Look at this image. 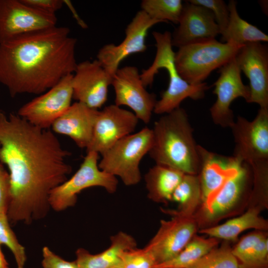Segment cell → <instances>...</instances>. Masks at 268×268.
<instances>
[{
  "mask_svg": "<svg viewBox=\"0 0 268 268\" xmlns=\"http://www.w3.org/2000/svg\"><path fill=\"white\" fill-rule=\"evenodd\" d=\"M70 154L53 132L0 111V162L9 170V222L29 224L46 216L51 192L71 172L66 162Z\"/></svg>",
  "mask_w": 268,
  "mask_h": 268,
  "instance_id": "obj_1",
  "label": "cell"
},
{
  "mask_svg": "<svg viewBox=\"0 0 268 268\" xmlns=\"http://www.w3.org/2000/svg\"><path fill=\"white\" fill-rule=\"evenodd\" d=\"M69 33L56 26L0 43V83L11 97L40 95L73 74L77 40Z\"/></svg>",
  "mask_w": 268,
  "mask_h": 268,
  "instance_id": "obj_2",
  "label": "cell"
},
{
  "mask_svg": "<svg viewBox=\"0 0 268 268\" xmlns=\"http://www.w3.org/2000/svg\"><path fill=\"white\" fill-rule=\"evenodd\" d=\"M151 130L152 144L148 154L155 164L171 167L185 174L197 175L198 145L184 109L180 107L164 114Z\"/></svg>",
  "mask_w": 268,
  "mask_h": 268,
  "instance_id": "obj_3",
  "label": "cell"
},
{
  "mask_svg": "<svg viewBox=\"0 0 268 268\" xmlns=\"http://www.w3.org/2000/svg\"><path fill=\"white\" fill-rule=\"evenodd\" d=\"M169 31L164 33L154 31L152 35L156 42V53L151 65L142 70L140 77L144 86L151 85L155 75L160 68L165 69L169 75L168 88L157 100L153 113L166 114L180 107L186 98L194 100L202 98L209 87L206 82L192 85L178 73L175 64V53L173 51L172 36Z\"/></svg>",
  "mask_w": 268,
  "mask_h": 268,
  "instance_id": "obj_4",
  "label": "cell"
},
{
  "mask_svg": "<svg viewBox=\"0 0 268 268\" xmlns=\"http://www.w3.org/2000/svg\"><path fill=\"white\" fill-rule=\"evenodd\" d=\"M242 46L215 39L189 44L179 48L175 53V66L188 83L199 84L204 82L212 71L234 59Z\"/></svg>",
  "mask_w": 268,
  "mask_h": 268,
  "instance_id": "obj_5",
  "label": "cell"
},
{
  "mask_svg": "<svg viewBox=\"0 0 268 268\" xmlns=\"http://www.w3.org/2000/svg\"><path fill=\"white\" fill-rule=\"evenodd\" d=\"M152 139V130L148 127L123 137L101 154L99 168L119 177L126 186L137 184L141 178L139 164L148 153Z\"/></svg>",
  "mask_w": 268,
  "mask_h": 268,
  "instance_id": "obj_6",
  "label": "cell"
},
{
  "mask_svg": "<svg viewBox=\"0 0 268 268\" xmlns=\"http://www.w3.org/2000/svg\"><path fill=\"white\" fill-rule=\"evenodd\" d=\"M98 157L99 154L95 152H87L74 174L51 192L49 198L51 208L61 211L74 206L77 194L90 187H101L110 194L116 191L118 184L117 177L99 168Z\"/></svg>",
  "mask_w": 268,
  "mask_h": 268,
  "instance_id": "obj_7",
  "label": "cell"
},
{
  "mask_svg": "<svg viewBox=\"0 0 268 268\" xmlns=\"http://www.w3.org/2000/svg\"><path fill=\"white\" fill-rule=\"evenodd\" d=\"M230 128L235 143L234 157L249 165L268 161V108H260L251 121L238 116Z\"/></svg>",
  "mask_w": 268,
  "mask_h": 268,
  "instance_id": "obj_8",
  "label": "cell"
},
{
  "mask_svg": "<svg viewBox=\"0 0 268 268\" xmlns=\"http://www.w3.org/2000/svg\"><path fill=\"white\" fill-rule=\"evenodd\" d=\"M72 74L63 78L54 86L25 103L17 114L38 128L48 129L71 105Z\"/></svg>",
  "mask_w": 268,
  "mask_h": 268,
  "instance_id": "obj_9",
  "label": "cell"
},
{
  "mask_svg": "<svg viewBox=\"0 0 268 268\" xmlns=\"http://www.w3.org/2000/svg\"><path fill=\"white\" fill-rule=\"evenodd\" d=\"M56 14L39 11L22 0H0V43L56 26Z\"/></svg>",
  "mask_w": 268,
  "mask_h": 268,
  "instance_id": "obj_10",
  "label": "cell"
},
{
  "mask_svg": "<svg viewBox=\"0 0 268 268\" xmlns=\"http://www.w3.org/2000/svg\"><path fill=\"white\" fill-rule=\"evenodd\" d=\"M111 85L115 105L128 106L139 120L145 124L150 122L157 102L156 95L146 90L136 67L119 68L112 76Z\"/></svg>",
  "mask_w": 268,
  "mask_h": 268,
  "instance_id": "obj_11",
  "label": "cell"
},
{
  "mask_svg": "<svg viewBox=\"0 0 268 268\" xmlns=\"http://www.w3.org/2000/svg\"><path fill=\"white\" fill-rule=\"evenodd\" d=\"M161 22L151 18L142 10H139L127 25L123 40L117 45L111 43L103 46L99 50L96 60L113 76L124 59L146 50L145 42L149 29Z\"/></svg>",
  "mask_w": 268,
  "mask_h": 268,
  "instance_id": "obj_12",
  "label": "cell"
},
{
  "mask_svg": "<svg viewBox=\"0 0 268 268\" xmlns=\"http://www.w3.org/2000/svg\"><path fill=\"white\" fill-rule=\"evenodd\" d=\"M168 212L173 217L169 220H161L157 232L145 246L152 254L155 265L177 255L195 235L199 226L194 215L187 216L171 210Z\"/></svg>",
  "mask_w": 268,
  "mask_h": 268,
  "instance_id": "obj_13",
  "label": "cell"
},
{
  "mask_svg": "<svg viewBox=\"0 0 268 268\" xmlns=\"http://www.w3.org/2000/svg\"><path fill=\"white\" fill-rule=\"evenodd\" d=\"M138 121L132 111L115 104L105 106L98 111L86 152L101 155L118 141L133 134Z\"/></svg>",
  "mask_w": 268,
  "mask_h": 268,
  "instance_id": "obj_14",
  "label": "cell"
},
{
  "mask_svg": "<svg viewBox=\"0 0 268 268\" xmlns=\"http://www.w3.org/2000/svg\"><path fill=\"white\" fill-rule=\"evenodd\" d=\"M241 73L235 57L220 68L219 76L214 83L213 93L217 98L210 113L214 123L221 127L230 128L235 121L230 109L235 99L242 97L247 102L249 100L250 88L243 83Z\"/></svg>",
  "mask_w": 268,
  "mask_h": 268,
  "instance_id": "obj_15",
  "label": "cell"
},
{
  "mask_svg": "<svg viewBox=\"0 0 268 268\" xmlns=\"http://www.w3.org/2000/svg\"><path fill=\"white\" fill-rule=\"evenodd\" d=\"M112 80V76L97 60L81 62L77 64L72 74L73 98L90 108L98 110L107 100Z\"/></svg>",
  "mask_w": 268,
  "mask_h": 268,
  "instance_id": "obj_16",
  "label": "cell"
},
{
  "mask_svg": "<svg viewBox=\"0 0 268 268\" xmlns=\"http://www.w3.org/2000/svg\"><path fill=\"white\" fill-rule=\"evenodd\" d=\"M252 175L250 166L243 162L210 201L202 205L199 214L194 215L198 225L214 223L230 212L248 191Z\"/></svg>",
  "mask_w": 268,
  "mask_h": 268,
  "instance_id": "obj_17",
  "label": "cell"
},
{
  "mask_svg": "<svg viewBox=\"0 0 268 268\" xmlns=\"http://www.w3.org/2000/svg\"><path fill=\"white\" fill-rule=\"evenodd\" d=\"M235 59L241 70L249 80L248 103L268 108V49L261 42L243 46Z\"/></svg>",
  "mask_w": 268,
  "mask_h": 268,
  "instance_id": "obj_18",
  "label": "cell"
},
{
  "mask_svg": "<svg viewBox=\"0 0 268 268\" xmlns=\"http://www.w3.org/2000/svg\"><path fill=\"white\" fill-rule=\"evenodd\" d=\"M178 27L172 36L173 46L178 48L193 43L215 39L220 30L208 9L187 1L183 4Z\"/></svg>",
  "mask_w": 268,
  "mask_h": 268,
  "instance_id": "obj_19",
  "label": "cell"
},
{
  "mask_svg": "<svg viewBox=\"0 0 268 268\" xmlns=\"http://www.w3.org/2000/svg\"><path fill=\"white\" fill-rule=\"evenodd\" d=\"M198 172L201 191L202 205L206 204L226 181L238 170L243 162L233 156L211 152L198 145Z\"/></svg>",
  "mask_w": 268,
  "mask_h": 268,
  "instance_id": "obj_20",
  "label": "cell"
},
{
  "mask_svg": "<svg viewBox=\"0 0 268 268\" xmlns=\"http://www.w3.org/2000/svg\"><path fill=\"white\" fill-rule=\"evenodd\" d=\"M98 111L76 102L54 122L51 126L53 132L68 136L78 147L86 149L92 138Z\"/></svg>",
  "mask_w": 268,
  "mask_h": 268,
  "instance_id": "obj_21",
  "label": "cell"
},
{
  "mask_svg": "<svg viewBox=\"0 0 268 268\" xmlns=\"http://www.w3.org/2000/svg\"><path fill=\"white\" fill-rule=\"evenodd\" d=\"M110 240V246L98 254H92L83 248L78 249L75 261L78 268H121L120 254L136 247V241L123 231L112 236Z\"/></svg>",
  "mask_w": 268,
  "mask_h": 268,
  "instance_id": "obj_22",
  "label": "cell"
},
{
  "mask_svg": "<svg viewBox=\"0 0 268 268\" xmlns=\"http://www.w3.org/2000/svg\"><path fill=\"white\" fill-rule=\"evenodd\" d=\"M260 211L258 207H251L237 217L229 219L220 225L202 228L199 232L218 240L234 241L240 234L246 230H266L268 228V223L260 216Z\"/></svg>",
  "mask_w": 268,
  "mask_h": 268,
  "instance_id": "obj_23",
  "label": "cell"
},
{
  "mask_svg": "<svg viewBox=\"0 0 268 268\" xmlns=\"http://www.w3.org/2000/svg\"><path fill=\"white\" fill-rule=\"evenodd\" d=\"M232 252L240 268H268V238L263 231L244 236Z\"/></svg>",
  "mask_w": 268,
  "mask_h": 268,
  "instance_id": "obj_24",
  "label": "cell"
},
{
  "mask_svg": "<svg viewBox=\"0 0 268 268\" xmlns=\"http://www.w3.org/2000/svg\"><path fill=\"white\" fill-rule=\"evenodd\" d=\"M184 174L171 167L155 164L144 175L148 198L156 202L171 201L172 194Z\"/></svg>",
  "mask_w": 268,
  "mask_h": 268,
  "instance_id": "obj_25",
  "label": "cell"
},
{
  "mask_svg": "<svg viewBox=\"0 0 268 268\" xmlns=\"http://www.w3.org/2000/svg\"><path fill=\"white\" fill-rule=\"evenodd\" d=\"M228 6L229 20L226 28L221 34L222 43L242 46L250 43L268 41L266 34L240 16L236 1L230 0Z\"/></svg>",
  "mask_w": 268,
  "mask_h": 268,
  "instance_id": "obj_26",
  "label": "cell"
},
{
  "mask_svg": "<svg viewBox=\"0 0 268 268\" xmlns=\"http://www.w3.org/2000/svg\"><path fill=\"white\" fill-rule=\"evenodd\" d=\"M219 240L195 235L174 258L153 268H189L203 256L217 247Z\"/></svg>",
  "mask_w": 268,
  "mask_h": 268,
  "instance_id": "obj_27",
  "label": "cell"
},
{
  "mask_svg": "<svg viewBox=\"0 0 268 268\" xmlns=\"http://www.w3.org/2000/svg\"><path fill=\"white\" fill-rule=\"evenodd\" d=\"M179 204V209L174 213L187 216L194 215L198 205L201 203V191L198 175L184 174L175 189L171 198Z\"/></svg>",
  "mask_w": 268,
  "mask_h": 268,
  "instance_id": "obj_28",
  "label": "cell"
},
{
  "mask_svg": "<svg viewBox=\"0 0 268 268\" xmlns=\"http://www.w3.org/2000/svg\"><path fill=\"white\" fill-rule=\"evenodd\" d=\"M183 6L181 0H143L141 10L152 19L178 24Z\"/></svg>",
  "mask_w": 268,
  "mask_h": 268,
  "instance_id": "obj_29",
  "label": "cell"
},
{
  "mask_svg": "<svg viewBox=\"0 0 268 268\" xmlns=\"http://www.w3.org/2000/svg\"><path fill=\"white\" fill-rule=\"evenodd\" d=\"M189 268H240L232 248L227 243L213 248Z\"/></svg>",
  "mask_w": 268,
  "mask_h": 268,
  "instance_id": "obj_30",
  "label": "cell"
},
{
  "mask_svg": "<svg viewBox=\"0 0 268 268\" xmlns=\"http://www.w3.org/2000/svg\"><path fill=\"white\" fill-rule=\"evenodd\" d=\"M0 244L6 246L15 259L17 268H24L26 262L24 247L19 242L10 227L7 215L0 213Z\"/></svg>",
  "mask_w": 268,
  "mask_h": 268,
  "instance_id": "obj_31",
  "label": "cell"
},
{
  "mask_svg": "<svg viewBox=\"0 0 268 268\" xmlns=\"http://www.w3.org/2000/svg\"><path fill=\"white\" fill-rule=\"evenodd\" d=\"M120 257L121 268H153L156 265L152 254L145 247L125 251Z\"/></svg>",
  "mask_w": 268,
  "mask_h": 268,
  "instance_id": "obj_32",
  "label": "cell"
},
{
  "mask_svg": "<svg viewBox=\"0 0 268 268\" xmlns=\"http://www.w3.org/2000/svg\"><path fill=\"white\" fill-rule=\"evenodd\" d=\"M189 2L202 6L213 13L218 25L220 34L225 29L228 23L229 11L228 6L222 0H190Z\"/></svg>",
  "mask_w": 268,
  "mask_h": 268,
  "instance_id": "obj_33",
  "label": "cell"
},
{
  "mask_svg": "<svg viewBox=\"0 0 268 268\" xmlns=\"http://www.w3.org/2000/svg\"><path fill=\"white\" fill-rule=\"evenodd\" d=\"M43 268H78L75 261H67L56 255L48 247L42 249Z\"/></svg>",
  "mask_w": 268,
  "mask_h": 268,
  "instance_id": "obj_34",
  "label": "cell"
},
{
  "mask_svg": "<svg viewBox=\"0 0 268 268\" xmlns=\"http://www.w3.org/2000/svg\"><path fill=\"white\" fill-rule=\"evenodd\" d=\"M10 198L9 175L2 165L0 166V213L7 215Z\"/></svg>",
  "mask_w": 268,
  "mask_h": 268,
  "instance_id": "obj_35",
  "label": "cell"
},
{
  "mask_svg": "<svg viewBox=\"0 0 268 268\" xmlns=\"http://www.w3.org/2000/svg\"><path fill=\"white\" fill-rule=\"evenodd\" d=\"M28 5L44 12L55 14L64 4L63 0H22Z\"/></svg>",
  "mask_w": 268,
  "mask_h": 268,
  "instance_id": "obj_36",
  "label": "cell"
},
{
  "mask_svg": "<svg viewBox=\"0 0 268 268\" xmlns=\"http://www.w3.org/2000/svg\"><path fill=\"white\" fill-rule=\"evenodd\" d=\"M0 268H9L8 263L2 252L0 246Z\"/></svg>",
  "mask_w": 268,
  "mask_h": 268,
  "instance_id": "obj_37",
  "label": "cell"
},
{
  "mask_svg": "<svg viewBox=\"0 0 268 268\" xmlns=\"http://www.w3.org/2000/svg\"><path fill=\"white\" fill-rule=\"evenodd\" d=\"M2 165L1 164V163L0 162V166H2Z\"/></svg>",
  "mask_w": 268,
  "mask_h": 268,
  "instance_id": "obj_38",
  "label": "cell"
}]
</instances>
